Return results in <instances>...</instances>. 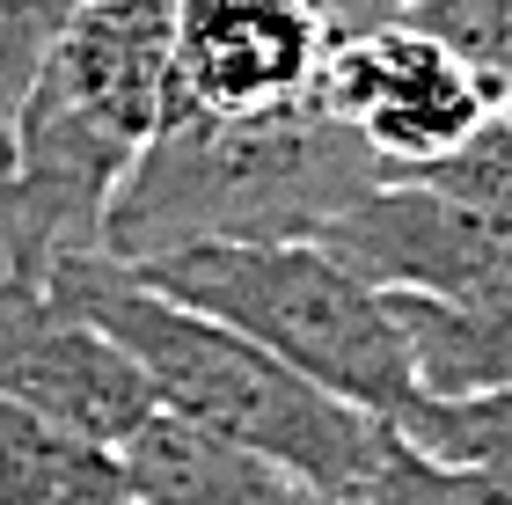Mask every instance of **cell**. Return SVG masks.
Wrapping results in <instances>:
<instances>
[{
    "mask_svg": "<svg viewBox=\"0 0 512 505\" xmlns=\"http://www.w3.org/2000/svg\"><path fill=\"white\" fill-rule=\"evenodd\" d=\"M169 88V0H88L44 44L0 154V271L44 279L103 249Z\"/></svg>",
    "mask_w": 512,
    "mask_h": 505,
    "instance_id": "6da1fadb",
    "label": "cell"
},
{
    "mask_svg": "<svg viewBox=\"0 0 512 505\" xmlns=\"http://www.w3.org/2000/svg\"><path fill=\"white\" fill-rule=\"evenodd\" d=\"M44 286L59 293L74 315H88L118 352L139 366L154 410H176L220 440L256 447L264 462L300 476L322 505H337L359 484V469L381 447V418L322 396L315 381H300L293 366H278L271 352H256L249 337H235L213 315L169 301L118 257H59L44 271Z\"/></svg>",
    "mask_w": 512,
    "mask_h": 505,
    "instance_id": "7a4b0ae2",
    "label": "cell"
},
{
    "mask_svg": "<svg viewBox=\"0 0 512 505\" xmlns=\"http://www.w3.org/2000/svg\"><path fill=\"white\" fill-rule=\"evenodd\" d=\"M381 176L388 169L322 110V96L256 118H213L161 96V125L110 205L96 257L139 264L183 242H293Z\"/></svg>",
    "mask_w": 512,
    "mask_h": 505,
    "instance_id": "3957f363",
    "label": "cell"
},
{
    "mask_svg": "<svg viewBox=\"0 0 512 505\" xmlns=\"http://www.w3.org/2000/svg\"><path fill=\"white\" fill-rule=\"evenodd\" d=\"M139 279L169 301L213 315L256 352L293 366L322 396L366 410V418H395L410 403V352L403 330L374 286H359L315 235L293 242H183L161 257L132 264Z\"/></svg>",
    "mask_w": 512,
    "mask_h": 505,
    "instance_id": "277c9868",
    "label": "cell"
},
{
    "mask_svg": "<svg viewBox=\"0 0 512 505\" xmlns=\"http://www.w3.org/2000/svg\"><path fill=\"white\" fill-rule=\"evenodd\" d=\"M315 96L388 176L439 162L498 110L469 66L410 15H381L366 30H344L322 59Z\"/></svg>",
    "mask_w": 512,
    "mask_h": 505,
    "instance_id": "5b68a950",
    "label": "cell"
},
{
    "mask_svg": "<svg viewBox=\"0 0 512 505\" xmlns=\"http://www.w3.org/2000/svg\"><path fill=\"white\" fill-rule=\"evenodd\" d=\"M315 242L374 293L476 301L512 286V220H483L410 176H381L374 191H359L315 227Z\"/></svg>",
    "mask_w": 512,
    "mask_h": 505,
    "instance_id": "8992f818",
    "label": "cell"
},
{
    "mask_svg": "<svg viewBox=\"0 0 512 505\" xmlns=\"http://www.w3.org/2000/svg\"><path fill=\"white\" fill-rule=\"evenodd\" d=\"M330 15L315 0H169V103L256 118L315 96L330 59Z\"/></svg>",
    "mask_w": 512,
    "mask_h": 505,
    "instance_id": "52a82bcc",
    "label": "cell"
},
{
    "mask_svg": "<svg viewBox=\"0 0 512 505\" xmlns=\"http://www.w3.org/2000/svg\"><path fill=\"white\" fill-rule=\"evenodd\" d=\"M0 403L125 447L147 425V381L88 315H74L44 279L0 271Z\"/></svg>",
    "mask_w": 512,
    "mask_h": 505,
    "instance_id": "ba28073f",
    "label": "cell"
},
{
    "mask_svg": "<svg viewBox=\"0 0 512 505\" xmlns=\"http://www.w3.org/2000/svg\"><path fill=\"white\" fill-rule=\"evenodd\" d=\"M132 505H308L315 491L264 462L242 440H220L176 410H147V425L118 447Z\"/></svg>",
    "mask_w": 512,
    "mask_h": 505,
    "instance_id": "9c48e42d",
    "label": "cell"
},
{
    "mask_svg": "<svg viewBox=\"0 0 512 505\" xmlns=\"http://www.w3.org/2000/svg\"><path fill=\"white\" fill-rule=\"evenodd\" d=\"M410 352L417 396H491L512 388V286L476 293V301H417V293H381Z\"/></svg>",
    "mask_w": 512,
    "mask_h": 505,
    "instance_id": "30bf717a",
    "label": "cell"
},
{
    "mask_svg": "<svg viewBox=\"0 0 512 505\" xmlns=\"http://www.w3.org/2000/svg\"><path fill=\"white\" fill-rule=\"evenodd\" d=\"M0 505H132L118 447L0 403Z\"/></svg>",
    "mask_w": 512,
    "mask_h": 505,
    "instance_id": "8fae6325",
    "label": "cell"
},
{
    "mask_svg": "<svg viewBox=\"0 0 512 505\" xmlns=\"http://www.w3.org/2000/svg\"><path fill=\"white\" fill-rule=\"evenodd\" d=\"M388 432L432 462L512 491V388H491V396H417L410 388V403L388 418Z\"/></svg>",
    "mask_w": 512,
    "mask_h": 505,
    "instance_id": "7c38bea8",
    "label": "cell"
},
{
    "mask_svg": "<svg viewBox=\"0 0 512 505\" xmlns=\"http://www.w3.org/2000/svg\"><path fill=\"white\" fill-rule=\"evenodd\" d=\"M337 505H512V491L483 484L469 469H447V462H432V454L403 447L395 432H381L374 462L359 469V484Z\"/></svg>",
    "mask_w": 512,
    "mask_h": 505,
    "instance_id": "4fadbf2b",
    "label": "cell"
},
{
    "mask_svg": "<svg viewBox=\"0 0 512 505\" xmlns=\"http://www.w3.org/2000/svg\"><path fill=\"white\" fill-rule=\"evenodd\" d=\"M410 183L469 205L483 220H512V110H491L461 147H447L425 169H410Z\"/></svg>",
    "mask_w": 512,
    "mask_h": 505,
    "instance_id": "5bb4252c",
    "label": "cell"
},
{
    "mask_svg": "<svg viewBox=\"0 0 512 505\" xmlns=\"http://www.w3.org/2000/svg\"><path fill=\"white\" fill-rule=\"evenodd\" d=\"M410 22H425L476 74L483 96L498 110H512V0H432V8H417Z\"/></svg>",
    "mask_w": 512,
    "mask_h": 505,
    "instance_id": "9a60e30c",
    "label": "cell"
},
{
    "mask_svg": "<svg viewBox=\"0 0 512 505\" xmlns=\"http://www.w3.org/2000/svg\"><path fill=\"white\" fill-rule=\"evenodd\" d=\"M74 15V0H0V154H8V118L30 88L44 44L59 37V22Z\"/></svg>",
    "mask_w": 512,
    "mask_h": 505,
    "instance_id": "2e32d148",
    "label": "cell"
},
{
    "mask_svg": "<svg viewBox=\"0 0 512 505\" xmlns=\"http://www.w3.org/2000/svg\"><path fill=\"white\" fill-rule=\"evenodd\" d=\"M417 8H432V0H388V15H417Z\"/></svg>",
    "mask_w": 512,
    "mask_h": 505,
    "instance_id": "e0dca14e",
    "label": "cell"
},
{
    "mask_svg": "<svg viewBox=\"0 0 512 505\" xmlns=\"http://www.w3.org/2000/svg\"><path fill=\"white\" fill-rule=\"evenodd\" d=\"M74 8H88V0H74Z\"/></svg>",
    "mask_w": 512,
    "mask_h": 505,
    "instance_id": "ac0fdd59",
    "label": "cell"
},
{
    "mask_svg": "<svg viewBox=\"0 0 512 505\" xmlns=\"http://www.w3.org/2000/svg\"><path fill=\"white\" fill-rule=\"evenodd\" d=\"M308 505H322V498H308Z\"/></svg>",
    "mask_w": 512,
    "mask_h": 505,
    "instance_id": "d6986e66",
    "label": "cell"
}]
</instances>
